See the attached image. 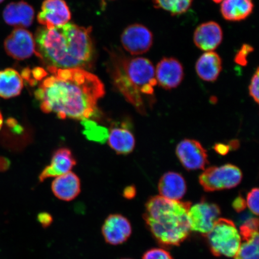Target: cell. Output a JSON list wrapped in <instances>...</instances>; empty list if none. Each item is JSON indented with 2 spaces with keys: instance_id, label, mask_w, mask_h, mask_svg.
Listing matches in <instances>:
<instances>
[{
  "instance_id": "6da1fadb",
  "label": "cell",
  "mask_w": 259,
  "mask_h": 259,
  "mask_svg": "<svg viewBox=\"0 0 259 259\" xmlns=\"http://www.w3.org/2000/svg\"><path fill=\"white\" fill-rule=\"evenodd\" d=\"M52 75L40 83L34 95L41 111L60 119L83 120L94 115L105 95L98 77L81 69L48 67Z\"/></svg>"
},
{
  "instance_id": "7a4b0ae2",
  "label": "cell",
  "mask_w": 259,
  "mask_h": 259,
  "mask_svg": "<svg viewBox=\"0 0 259 259\" xmlns=\"http://www.w3.org/2000/svg\"><path fill=\"white\" fill-rule=\"evenodd\" d=\"M91 32V27L73 24L38 28L35 55L48 67L85 69L92 66L95 54Z\"/></svg>"
},
{
  "instance_id": "3957f363",
  "label": "cell",
  "mask_w": 259,
  "mask_h": 259,
  "mask_svg": "<svg viewBox=\"0 0 259 259\" xmlns=\"http://www.w3.org/2000/svg\"><path fill=\"white\" fill-rule=\"evenodd\" d=\"M191 203L169 200L161 196L151 197L146 204V224L155 239L165 245H178L190 232L188 211Z\"/></svg>"
},
{
  "instance_id": "277c9868",
  "label": "cell",
  "mask_w": 259,
  "mask_h": 259,
  "mask_svg": "<svg viewBox=\"0 0 259 259\" xmlns=\"http://www.w3.org/2000/svg\"><path fill=\"white\" fill-rule=\"evenodd\" d=\"M111 75L116 88L138 111L145 113L142 95L153 96L157 82L155 68L147 58H129L114 54L112 57Z\"/></svg>"
},
{
  "instance_id": "5b68a950",
  "label": "cell",
  "mask_w": 259,
  "mask_h": 259,
  "mask_svg": "<svg viewBox=\"0 0 259 259\" xmlns=\"http://www.w3.org/2000/svg\"><path fill=\"white\" fill-rule=\"evenodd\" d=\"M206 236L210 250L215 256L234 257L242 241L235 223L226 219H219Z\"/></svg>"
},
{
  "instance_id": "8992f818",
  "label": "cell",
  "mask_w": 259,
  "mask_h": 259,
  "mask_svg": "<svg viewBox=\"0 0 259 259\" xmlns=\"http://www.w3.org/2000/svg\"><path fill=\"white\" fill-rule=\"evenodd\" d=\"M242 179V171L238 167L226 164L208 167L199 176V183L204 190L211 192L232 189L238 186Z\"/></svg>"
},
{
  "instance_id": "52a82bcc",
  "label": "cell",
  "mask_w": 259,
  "mask_h": 259,
  "mask_svg": "<svg viewBox=\"0 0 259 259\" xmlns=\"http://www.w3.org/2000/svg\"><path fill=\"white\" fill-rule=\"evenodd\" d=\"M220 209L214 203L202 201L191 206L188 211L190 231L206 235L220 219Z\"/></svg>"
},
{
  "instance_id": "ba28073f",
  "label": "cell",
  "mask_w": 259,
  "mask_h": 259,
  "mask_svg": "<svg viewBox=\"0 0 259 259\" xmlns=\"http://www.w3.org/2000/svg\"><path fill=\"white\" fill-rule=\"evenodd\" d=\"M4 47L8 56L17 60L28 59L36 54L33 35L23 28L13 30L6 37Z\"/></svg>"
},
{
  "instance_id": "9c48e42d",
  "label": "cell",
  "mask_w": 259,
  "mask_h": 259,
  "mask_svg": "<svg viewBox=\"0 0 259 259\" xmlns=\"http://www.w3.org/2000/svg\"><path fill=\"white\" fill-rule=\"evenodd\" d=\"M178 159L188 170L205 169L209 164L208 154L202 145L194 139H186L178 144Z\"/></svg>"
},
{
  "instance_id": "30bf717a",
  "label": "cell",
  "mask_w": 259,
  "mask_h": 259,
  "mask_svg": "<svg viewBox=\"0 0 259 259\" xmlns=\"http://www.w3.org/2000/svg\"><path fill=\"white\" fill-rule=\"evenodd\" d=\"M122 47L133 56L147 53L153 44V35L145 26L135 24L128 26L121 36Z\"/></svg>"
},
{
  "instance_id": "8fae6325",
  "label": "cell",
  "mask_w": 259,
  "mask_h": 259,
  "mask_svg": "<svg viewBox=\"0 0 259 259\" xmlns=\"http://www.w3.org/2000/svg\"><path fill=\"white\" fill-rule=\"evenodd\" d=\"M70 19V9L64 0H45L37 15L39 24L48 29L66 24Z\"/></svg>"
},
{
  "instance_id": "7c38bea8",
  "label": "cell",
  "mask_w": 259,
  "mask_h": 259,
  "mask_svg": "<svg viewBox=\"0 0 259 259\" xmlns=\"http://www.w3.org/2000/svg\"><path fill=\"white\" fill-rule=\"evenodd\" d=\"M155 73L158 85L167 90L177 88L184 76L182 64L172 57L161 59L157 65Z\"/></svg>"
},
{
  "instance_id": "4fadbf2b",
  "label": "cell",
  "mask_w": 259,
  "mask_h": 259,
  "mask_svg": "<svg viewBox=\"0 0 259 259\" xmlns=\"http://www.w3.org/2000/svg\"><path fill=\"white\" fill-rule=\"evenodd\" d=\"M132 226L125 217L113 213L106 218L102 226V233L106 243L117 245L122 244L132 234Z\"/></svg>"
},
{
  "instance_id": "5bb4252c",
  "label": "cell",
  "mask_w": 259,
  "mask_h": 259,
  "mask_svg": "<svg viewBox=\"0 0 259 259\" xmlns=\"http://www.w3.org/2000/svg\"><path fill=\"white\" fill-rule=\"evenodd\" d=\"M223 30L215 22L209 21L200 24L194 32L193 40L196 46L204 51H212L221 44Z\"/></svg>"
},
{
  "instance_id": "9a60e30c",
  "label": "cell",
  "mask_w": 259,
  "mask_h": 259,
  "mask_svg": "<svg viewBox=\"0 0 259 259\" xmlns=\"http://www.w3.org/2000/svg\"><path fill=\"white\" fill-rule=\"evenodd\" d=\"M76 164L72 152L67 148H60L55 152L50 164L41 171L38 179L44 182L48 178L63 176L70 172Z\"/></svg>"
},
{
  "instance_id": "2e32d148",
  "label": "cell",
  "mask_w": 259,
  "mask_h": 259,
  "mask_svg": "<svg viewBox=\"0 0 259 259\" xmlns=\"http://www.w3.org/2000/svg\"><path fill=\"white\" fill-rule=\"evenodd\" d=\"M3 17L6 24L17 28L30 27L34 18V10L27 2L9 3L3 11Z\"/></svg>"
},
{
  "instance_id": "e0dca14e",
  "label": "cell",
  "mask_w": 259,
  "mask_h": 259,
  "mask_svg": "<svg viewBox=\"0 0 259 259\" xmlns=\"http://www.w3.org/2000/svg\"><path fill=\"white\" fill-rule=\"evenodd\" d=\"M158 189L161 196L164 198L179 200L186 193V182L180 174L168 171L160 178Z\"/></svg>"
},
{
  "instance_id": "ac0fdd59",
  "label": "cell",
  "mask_w": 259,
  "mask_h": 259,
  "mask_svg": "<svg viewBox=\"0 0 259 259\" xmlns=\"http://www.w3.org/2000/svg\"><path fill=\"white\" fill-rule=\"evenodd\" d=\"M51 189L58 199L69 202L80 193V181L75 174L70 171L56 177L52 183Z\"/></svg>"
},
{
  "instance_id": "d6986e66",
  "label": "cell",
  "mask_w": 259,
  "mask_h": 259,
  "mask_svg": "<svg viewBox=\"0 0 259 259\" xmlns=\"http://www.w3.org/2000/svg\"><path fill=\"white\" fill-rule=\"evenodd\" d=\"M222 70V60L214 52H206L200 57L196 64L197 75L206 82H214Z\"/></svg>"
},
{
  "instance_id": "ffe728a7",
  "label": "cell",
  "mask_w": 259,
  "mask_h": 259,
  "mask_svg": "<svg viewBox=\"0 0 259 259\" xmlns=\"http://www.w3.org/2000/svg\"><path fill=\"white\" fill-rule=\"evenodd\" d=\"M108 139L110 147L118 154H128L134 150V136L125 125H121L120 127L112 128Z\"/></svg>"
},
{
  "instance_id": "44dd1931",
  "label": "cell",
  "mask_w": 259,
  "mask_h": 259,
  "mask_svg": "<svg viewBox=\"0 0 259 259\" xmlns=\"http://www.w3.org/2000/svg\"><path fill=\"white\" fill-rule=\"evenodd\" d=\"M24 87L23 79L18 71L12 68L0 70V97L9 99L20 95Z\"/></svg>"
},
{
  "instance_id": "7402d4cb",
  "label": "cell",
  "mask_w": 259,
  "mask_h": 259,
  "mask_svg": "<svg viewBox=\"0 0 259 259\" xmlns=\"http://www.w3.org/2000/svg\"><path fill=\"white\" fill-rule=\"evenodd\" d=\"M253 8L252 0H223L221 13L227 21H240L247 18Z\"/></svg>"
},
{
  "instance_id": "603a6c76",
  "label": "cell",
  "mask_w": 259,
  "mask_h": 259,
  "mask_svg": "<svg viewBox=\"0 0 259 259\" xmlns=\"http://www.w3.org/2000/svg\"><path fill=\"white\" fill-rule=\"evenodd\" d=\"M242 241L235 259H258V233L243 225L240 228Z\"/></svg>"
},
{
  "instance_id": "cb8c5ba5",
  "label": "cell",
  "mask_w": 259,
  "mask_h": 259,
  "mask_svg": "<svg viewBox=\"0 0 259 259\" xmlns=\"http://www.w3.org/2000/svg\"><path fill=\"white\" fill-rule=\"evenodd\" d=\"M153 2L155 8L177 15L186 12L192 6L193 0H153Z\"/></svg>"
},
{
  "instance_id": "d4e9b609",
  "label": "cell",
  "mask_w": 259,
  "mask_h": 259,
  "mask_svg": "<svg viewBox=\"0 0 259 259\" xmlns=\"http://www.w3.org/2000/svg\"><path fill=\"white\" fill-rule=\"evenodd\" d=\"M82 124L84 127L83 134L89 140L104 144L108 139V131L105 127L88 119H83Z\"/></svg>"
},
{
  "instance_id": "484cf974",
  "label": "cell",
  "mask_w": 259,
  "mask_h": 259,
  "mask_svg": "<svg viewBox=\"0 0 259 259\" xmlns=\"http://www.w3.org/2000/svg\"><path fill=\"white\" fill-rule=\"evenodd\" d=\"M258 188H254L248 193L247 197V204L249 209L255 215H258Z\"/></svg>"
},
{
  "instance_id": "4316f807",
  "label": "cell",
  "mask_w": 259,
  "mask_h": 259,
  "mask_svg": "<svg viewBox=\"0 0 259 259\" xmlns=\"http://www.w3.org/2000/svg\"><path fill=\"white\" fill-rule=\"evenodd\" d=\"M254 49L250 45L244 44L236 54L235 61L236 64L242 66H245L247 64V57L248 55L253 52Z\"/></svg>"
},
{
  "instance_id": "83f0119b",
  "label": "cell",
  "mask_w": 259,
  "mask_h": 259,
  "mask_svg": "<svg viewBox=\"0 0 259 259\" xmlns=\"http://www.w3.org/2000/svg\"><path fill=\"white\" fill-rule=\"evenodd\" d=\"M143 259H173L169 252L161 248H154L146 252Z\"/></svg>"
},
{
  "instance_id": "f1b7e54d",
  "label": "cell",
  "mask_w": 259,
  "mask_h": 259,
  "mask_svg": "<svg viewBox=\"0 0 259 259\" xmlns=\"http://www.w3.org/2000/svg\"><path fill=\"white\" fill-rule=\"evenodd\" d=\"M258 68L252 76L250 86H249V93L250 96L258 104Z\"/></svg>"
},
{
  "instance_id": "f546056e",
  "label": "cell",
  "mask_w": 259,
  "mask_h": 259,
  "mask_svg": "<svg viewBox=\"0 0 259 259\" xmlns=\"http://www.w3.org/2000/svg\"><path fill=\"white\" fill-rule=\"evenodd\" d=\"M37 221L44 228H48L53 223V218L50 213L42 212L38 213Z\"/></svg>"
},
{
  "instance_id": "4dcf8cb0",
  "label": "cell",
  "mask_w": 259,
  "mask_h": 259,
  "mask_svg": "<svg viewBox=\"0 0 259 259\" xmlns=\"http://www.w3.org/2000/svg\"><path fill=\"white\" fill-rule=\"evenodd\" d=\"M232 205L236 211L241 212L245 209L247 204H246L245 200L241 196H239L236 197L234 202H233Z\"/></svg>"
},
{
  "instance_id": "1f68e13d",
  "label": "cell",
  "mask_w": 259,
  "mask_h": 259,
  "mask_svg": "<svg viewBox=\"0 0 259 259\" xmlns=\"http://www.w3.org/2000/svg\"><path fill=\"white\" fill-rule=\"evenodd\" d=\"M47 74L46 71L41 67H35L31 71V76L36 80L44 79L45 76H47Z\"/></svg>"
},
{
  "instance_id": "d6a6232c",
  "label": "cell",
  "mask_w": 259,
  "mask_h": 259,
  "mask_svg": "<svg viewBox=\"0 0 259 259\" xmlns=\"http://www.w3.org/2000/svg\"><path fill=\"white\" fill-rule=\"evenodd\" d=\"M213 150H214L217 153L222 155H225L229 153L231 148L229 146L224 144H216L213 147Z\"/></svg>"
},
{
  "instance_id": "836d02e7",
  "label": "cell",
  "mask_w": 259,
  "mask_h": 259,
  "mask_svg": "<svg viewBox=\"0 0 259 259\" xmlns=\"http://www.w3.org/2000/svg\"><path fill=\"white\" fill-rule=\"evenodd\" d=\"M136 194H137L136 188L134 186H129L126 187L124 189V192H123V196L126 199H132L134 198Z\"/></svg>"
},
{
  "instance_id": "e575fe53",
  "label": "cell",
  "mask_w": 259,
  "mask_h": 259,
  "mask_svg": "<svg viewBox=\"0 0 259 259\" xmlns=\"http://www.w3.org/2000/svg\"><path fill=\"white\" fill-rule=\"evenodd\" d=\"M9 161L4 157H0V171H5L9 167Z\"/></svg>"
},
{
  "instance_id": "d590c367",
  "label": "cell",
  "mask_w": 259,
  "mask_h": 259,
  "mask_svg": "<svg viewBox=\"0 0 259 259\" xmlns=\"http://www.w3.org/2000/svg\"><path fill=\"white\" fill-rule=\"evenodd\" d=\"M229 147L231 149H234V150H236V149H238L239 147V142L238 140H233L231 142H230Z\"/></svg>"
},
{
  "instance_id": "8d00e7d4",
  "label": "cell",
  "mask_w": 259,
  "mask_h": 259,
  "mask_svg": "<svg viewBox=\"0 0 259 259\" xmlns=\"http://www.w3.org/2000/svg\"><path fill=\"white\" fill-rule=\"evenodd\" d=\"M3 124V118L1 112H0V130H1Z\"/></svg>"
},
{
  "instance_id": "74e56055",
  "label": "cell",
  "mask_w": 259,
  "mask_h": 259,
  "mask_svg": "<svg viewBox=\"0 0 259 259\" xmlns=\"http://www.w3.org/2000/svg\"><path fill=\"white\" fill-rule=\"evenodd\" d=\"M212 1L217 3H219L222 2L223 0H212Z\"/></svg>"
},
{
  "instance_id": "f35d334b",
  "label": "cell",
  "mask_w": 259,
  "mask_h": 259,
  "mask_svg": "<svg viewBox=\"0 0 259 259\" xmlns=\"http://www.w3.org/2000/svg\"><path fill=\"white\" fill-rule=\"evenodd\" d=\"M4 1H5V0H0V3H2Z\"/></svg>"
},
{
  "instance_id": "ab89813d",
  "label": "cell",
  "mask_w": 259,
  "mask_h": 259,
  "mask_svg": "<svg viewBox=\"0 0 259 259\" xmlns=\"http://www.w3.org/2000/svg\"><path fill=\"white\" fill-rule=\"evenodd\" d=\"M122 259H131V258H122Z\"/></svg>"
}]
</instances>
